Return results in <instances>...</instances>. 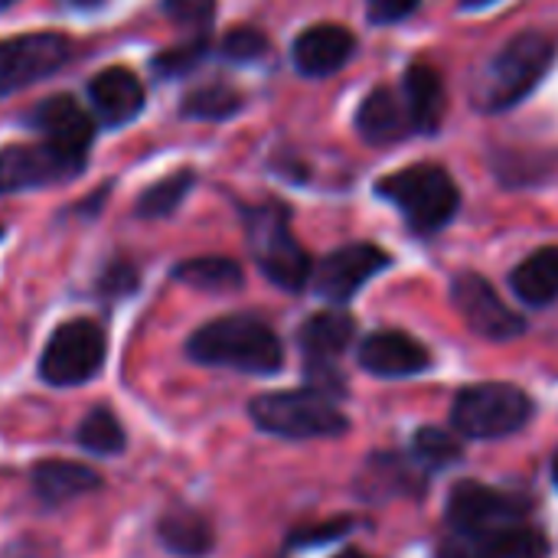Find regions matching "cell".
Returning <instances> with one entry per match:
<instances>
[{"mask_svg":"<svg viewBox=\"0 0 558 558\" xmlns=\"http://www.w3.org/2000/svg\"><path fill=\"white\" fill-rule=\"evenodd\" d=\"M186 353L199 366H219L248 376H275L284 366L278 333L252 314H229L203 324L186 340Z\"/></svg>","mask_w":558,"mask_h":558,"instance_id":"1","label":"cell"},{"mask_svg":"<svg viewBox=\"0 0 558 558\" xmlns=\"http://www.w3.org/2000/svg\"><path fill=\"white\" fill-rule=\"evenodd\" d=\"M556 62L553 36L539 29H523L484 65L474 82V105L487 114H500L517 108L530 92L539 88L546 72Z\"/></svg>","mask_w":558,"mask_h":558,"instance_id":"2","label":"cell"},{"mask_svg":"<svg viewBox=\"0 0 558 558\" xmlns=\"http://www.w3.org/2000/svg\"><path fill=\"white\" fill-rule=\"evenodd\" d=\"M376 193L399 206L409 226L422 235L445 229L461 206V190L438 163H412L379 180Z\"/></svg>","mask_w":558,"mask_h":558,"instance_id":"3","label":"cell"},{"mask_svg":"<svg viewBox=\"0 0 558 558\" xmlns=\"http://www.w3.org/2000/svg\"><path fill=\"white\" fill-rule=\"evenodd\" d=\"M252 422L278 438H337L347 432V415L337 409L333 396L320 389H288L265 392L252 402Z\"/></svg>","mask_w":558,"mask_h":558,"instance_id":"4","label":"cell"},{"mask_svg":"<svg viewBox=\"0 0 558 558\" xmlns=\"http://www.w3.org/2000/svg\"><path fill=\"white\" fill-rule=\"evenodd\" d=\"M248 248L262 275L281 291H301L311 281V255L291 235V216L281 203L252 206L245 213Z\"/></svg>","mask_w":558,"mask_h":558,"instance_id":"5","label":"cell"},{"mask_svg":"<svg viewBox=\"0 0 558 558\" xmlns=\"http://www.w3.org/2000/svg\"><path fill=\"white\" fill-rule=\"evenodd\" d=\"M533 415V402L520 386L510 383H481L458 392L451 405L454 432L464 438H507L517 435Z\"/></svg>","mask_w":558,"mask_h":558,"instance_id":"6","label":"cell"},{"mask_svg":"<svg viewBox=\"0 0 558 558\" xmlns=\"http://www.w3.org/2000/svg\"><path fill=\"white\" fill-rule=\"evenodd\" d=\"M105 356H108V340L95 320L88 317L65 320L52 330V337L43 347L39 379L59 389L85 386L105 369Z\"/></svg>","mask_w":558,"mask_h":558,"instance_id":"7","label":"cell"},{"mask_svg":"<svg viewBox=\"0 0 558 558\" xmlns=\"http://www.w3.org/2000/svg\"><path fill=\"white\" fill-rule=\"evenodd\" d=\"M85 170V154L65 150L52 141L0 147V196L43 190L75 180Z\"/></svg>","mask_w":558,"mask_h":558,"instance_id":"8","label":"cell"},{"mask_svg":"<svg viewBox=\"0 0 558 558\" xmlns=\"http://www.w3.org/2000/svg\"><path fill=\"white\" fill-rule=\"evenodd\" d=\"M69 36L46 29L0 39V98L56 75L69 62Z\"/></svg>","mask_w":558,"mask_h":558,"instance_id":"9","label":"cell"},{"mask_svg":"<svg viewBox=\"0 0 558 558\" xmlns=\"http://www.w3.org/2000/svg\"><path fill=\"white\" fill-rule=\"evenodd\" d=\"M451 301L461 311V317L468 320V327L484 340L507 343L526 330V320L513 307H507L504 298L497 294V288L477 271H461L451 281Z\"/></svg>","mask_w":558,"mask_h":558,"instance_id":"10","label":"cell"},{"mask_svg":"<svg viewBox=\"0 0 558 558\" xmlns=\"http://www.w3.org/2000/svg\"><path fill=\"white\" fill-rule=\"evenodd\" d=\"M356 337V320L343 311H324L314 314L304 327H301V350H304V366H307V379L314 389L327 392V396H343V383L337 373V356L350 347V340Z\"/></svg>","mask_w":558,"mask_h":558,"instance_id":"11","label":"cell"},{"mask_svg":"<svg viewBox=\"0 0 558 558\" xmlns=\"http://www.w3.org/2000/svg\"><path fill=\"white\" fill-rule=\"evenodd\" d=\"M526 513V504L500 494L477 481H461L448 494V526L464 536H487L507 526H517Z\"/></svg>","mask_w":558,"mask_h":558,"instance_id":"12","label":"cell"},{"mask_svg":"<svg viewBox=\"0 0 558 558\" xmlns=\"http://www.w3.org/2000/svg\"><path fill=\"white\" fill-rule=\"evenodd\" d=\"M383 268H389V255L379 248V245H369V242H353V245H343L337 252H330L317 275H314V288L324 301L330 304H347L360 294V288L376 278Z\"/></svg>","mask_w":558,"mask_h":558,"instance_id":"13","label":"cell"},{"mask_svg":"<svg viewBox=\"0 0 558 558\" xmlns=\"http://www.w3.org/2000/svg\"><path fill=\"white\" fill-rule=\"evenodd\" d=\"M26 124L43 134V141H52L65 150L88 154L95 141V118L72 98V95H49L43 98L29 114Z\"/></svg>","mask_w":558,"mask_h":558,"instance_id":"14","label":"cell"},{"mask_svg":"<svg viewBox=\"0 0 558 558\" xmlns=\"http://www.w3.org/2000/svg\"><path fill=\"white\" fill-rule=\"evenodd\" d=\"M356 49V36L340 26V23H314L307 26L291 49L294 69L307 78H327L333 72H340Z\"/></svg>","mask_w":558,"mask_h":558,"instance_id":"15","label":"cell"},{"mask_svg":"<svg viewBox=\"0 0 558 558\" xmlns=\"http://www.w3.org/2000/svg\"><path fill=\"white\" fill-rule=\"evenodd\" d=\"M88 101L101 128H124L144 111V85L141 78L124 65H108L92 75L88 82Z\"/></svg>","mask_w":558,"mask_h":558,"instance_id":"16","label":"cell"},{"mask_svg":"<svg viewBox=\"0 0 558 558\" xmlns=\"http://www.w3.org/2000/svg\"><path fill=\"white\" fill-rule=\"evenodd\" d=\"M360 366L379 379H405V376L425 373L432 366V353L409 333L383 330L363 340Z\"/></svg>","mask_w":558,"mask_h":558,"instance_id":"17","label":"cell"},{"mask_svg":"<svg viewBox=\"0 0 558 558\" xmlns=\"http://www.w3.org/2000/svg\"><path fill=\"white\" fill-rule=\"evenodd\" d=\"M549 543L543 533L526 526H507L487 536H464L454 533L445 546L441 558H546Z\"/></svg>","mask_w":558,"mask_h":558,"instance_id":"18","label":"cell"},{"mask_svg":"<svg viewBox=\"0 0 558 558\" xmlns=\"http://www.w3.org/2000/svg\"><path fill=\"white\" fill-rule=\"evenodd\" d=\"M356 131L369 144H396V141L409 137L415 131V124L405 108V98H399L392 88L379 85L363 98V105L356 111Z\"/></svg>","mask_w":558,"mask_h":558,"instance_id":"19","label":"cell"},{"mask_svg":"<svg viewBox=\"0 0 558 558\" xmlns=\"http://www.w3.org/2000/svg\"><path fill=\"white\" fill-rule=\"evenodd\" d=\"M29 484L43 507H62L69 500L101 490V477L92 468L75 464V461H43L33 468Z\"/></svg>","mask_w":558,"mask_h":558,"instance_id":"20","label":"cell"},{"mask_svg":"<svg viewBox=\"0 0 558 558\" xmlns=\"http://www.w3.org/2000/svg\"><path fill=\"white\" fill-rule=\"evenodd\" d=\"M402 98H405L415 131L435 134L441 124V114H445V85H441L438 69H432L425 62L409 65L405 78H402Z\"/></svg>","mask_w":558,"mask_h":558,"instance_id":"21","label":"cell"},{"mask_svg":"<svg viewBox=\"0 0 558 558\" xmlns=\"http://www.w3.org/2000/svg\"><path fill=\"white\" fill-rule=\"evenodd\" d=\"M510 288L530 307H549L558 301V245H546L520 262L510 275Z\"/></svg>","mask_w":558,"mask_h":558,"instance_id":"22","label":"cell"},{"mask_svg":"<svg viewBox=\"0 0 558 558\" xmlns=\"http://www.w3.org/2000/svg\"><path fill=\"white\" fill-rule=\"evenodd\" d=\"M157 539L173 556L199 558L213 549V526L196 510H170L157 523Z\"/></svg>","mask_w":558,"mask_h":558,"instance_id":"23","label":"cell"},{"mask_svg":"<svg viewBox=\"0 0 558 558\" xmlns=\"http://www.w3.org/2000/svg\"><path fill=\"white\" fill-rule=\"evenodd\" d=\"M173 278L186 288L196 291H209V294H226V291H239L245 281V271L235 258L226 255H203V258H190L180 262L173 268Z\"/></svg>","mask_w":558,"mask_h":558,"instance_id":"24","label":"cell"},{"mask_svg":"<svg viewBox=\"0 0 558 558\" xmlns=\"http://www.w3.org/2000/svg\"><path fill=\"white\" fill-rule=\"evenodd\" d=\"M193 183H196V173H193V170H177V173L163 177L160 183L147 186V190L137 196L134 213H137L141 219H167V216H173V213L180 209V203L190 196Z\"/></svg>","mask_w":558,"mask_h":558,"instance_id":"25","label":"cell"},{"mask_svg":"<svg viewBox=\"0 0 558 558\" xmlns=\"http://www.w3.org/2000/svg\"><path fill=\"white\" fill-rule=\"evenodd\" d=\"M239 111H242V95L222 82L199 85L190 95H183V101H180V114L196 118V121H226Z\"/></svg>","mask_w":558,"mask_h":558,"instance_id":"26","label":"cell"},{"mask_svg":"<svg viewBox=\"0 0 558 558\" xmlns=\"http://www.w3.org/2000/svg\"><path fill=\"white\" fill-rule=\"evenodd\" d=\"M75 438H78V445H82L88 454H101V458L121 454V451H124V445H128L121 422H118V418H114V412H111V409H105V405L92 409V412L82 418V425H78Z\"/></svg>","mask_w":558,"mask_h":558,"instance_id":"27","label":"cell"},{"mask_svg":"<svg viewBox=\"0 0 558 558\" xmlns=\"http://www.w3.org/2000/svg\"><path fill=\"white\" fill-rule=\"evenodd\" d=\"M412 454L418 464L432 468V471H441L448 464H454L461 458V441L441 428H418L415 438H412Z\"/></svg>","mask_w":558,"mask_h":558,"instance_id":"28","label":"cell"},{"mask_svg":"<svg viewBox=\"0 0 558 558\" xmlns=\"http://www.w3.org/2000/svg\"><path fill=\"white\" fill-rule=\"evenodd\" d=\"M209 52V43L206 36H196L190 43H180V46H170L163 52H157V59L150 62V69L160 75V78H180L186 72H193Z\"/></svg>","mask_w":558,"mask_h":558,"instance_id":"29","label":"cell"},{"mask_svg":"<svg viewBox=\"0 0 558 558\" xmlns=\"http://www.w3.org/2000/svg\"><path fill=\"white\" fill-rule=\"evenodd\" d=\"M268 46L271 43H268V36L262 29H255V26H235V29H229L222 36L219 52H222V59H229L235 65H248V62L265 59L268 56Z\"/></svg>","mask_w":558,"mask_h":558,"instance_id":"30","label":"cell"},{"mask_svg":"<svg viewBox=\"0 0 558 558\" xmlns=\"http://www.w3.org/2000/svg\"><path fill=\"white\" fill-rule=\"evenodd\" d=\"M163 13H167L177 26L209 29V23H213V16H216V0H163Z\"/></svg>","mask_w":558,"mask_h":558,"instance_id":"31","label":"cell"},{"mask_svg":"<svg viewBox=\"0 0 558 558\" xmlns=\"http://www.w3.org/2000/svg\"><path fill=\"white\" fill-rule=\"evenodd\" d=\"M137 288V271L124 262H114L108 265V271L98 278V291L108 294V298H124Z\"/></svg>","mask_w":558,"mask_h":558,"instance_id":"32","label":"cell"},{"mask_svg":"<svg viewBox=\"0 0 558 558\" xmlns=\"http://www.w3.org/2000/svg\"><path fill=\"white\" fill-rule=\"evenodd\" d=\"M418 3L422 0H366V16L376 26H389V23L405 20Z\"/></svg>","mask_w":558,"mask_h":558,"instance_id":"33","label":"cell"},{"mask_svg":"<svg viewBox=\"0 0 558 558\" xmlns=\"http://www.w3.org/2000/svg\"><path fill=\"white\" fill-rule=\"evenodd\" d=\"M353 523L350 520H333V523H320V526H311V530H298L291 536V546H320V543H330L337 539L340 533H347Z\"/></svg>","mask_w":558,"mask_h":558,"instance_id":"34","label":"cell"},{"mask_svg":"<svg viewBox=\"0 0 558 558\" xmlns=\"http://www.w3.org/2000/svg\"><path fill=\"white\" fill-rule=\"evenodd\" d=\"M494 0H461V10H477V7H487Z\"/></svg>","mask_w":558,"mask_h":558,"instance_id":"35","label":"cell"},{"mask_svg":"<svg viewBox=\"0 0 558 558\" xmlns=\"http://www.w3.org/2000/svg\"><path fill=\"white\" fill-rule=\"evenodd\" d=\"M333 558H373V556H366V553H360V549H347V553H340V556H333Z\"/></svg>","mask_w":558,"mask_h":558,"instance_id":"36","label":"cell"},{"mask_svg":"<svg viewBox=\"0 0 558 558\" xmlns=\"http://www.w3.org/2000/svg\"><path fill=\"white\" fill-rule=\"evenodd\" d=\"M553 481H556V487H558V454H556V461H553Z\"/></svg>","mask_w":558,"mask_h":558,"instance_id":"37","label":"cell"},{"mask_svg":"<svg viewBox=\"0 0 558 558\" xmlns=\"http://www.w3.org/2000/svg\"><path fill=\"white\" fill-rule=\"evenodd\" d=\"M75 3H101V0H75Z\"/></svg>","mask_w":558,"mask_h":558,"instance_id":"38","label":"cell"},{"mask_svg":"<svg viewBox=\"0 0 558 558\" xmlns=\"http://www.w3.org/2000/svg\"><path fill=\"white\" fill-rule=\"evenodd\" d=\"M7 3H13V0H0V7H7Z\"/></svg>","mask_w":558,"mask_h":558,"instance_id":"39","label":"cell"},{"mask_svg":"<svg viewBox=\"0 0 558 558\" xmlns=\"http://www.w3.org/2000/svg\"><path fill=\"white\" fill-rule=\"evenodd\" d=\"M0 239H3V226H0Z\"/></svg>","mask_w":558,"mask_h":558,"instance_id":"40","label":"cell"}]
</instances>
